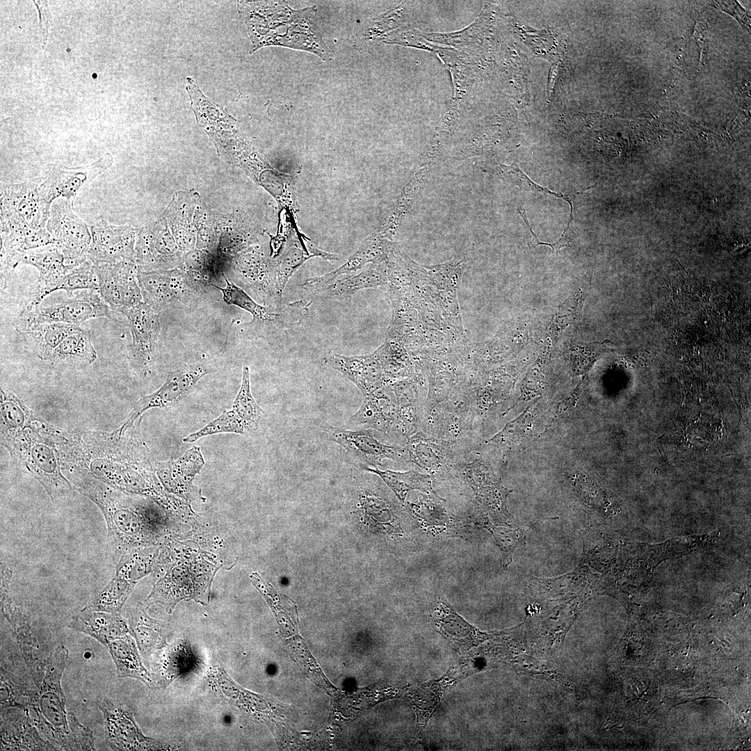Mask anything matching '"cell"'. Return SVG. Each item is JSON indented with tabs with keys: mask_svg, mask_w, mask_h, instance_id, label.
Wrapping results in <instances>:
<instances>
[{
	"mask_svg": "<svg viewBox=\"0 0 751 751\" xmlns=\"http://www.w3.org/2000/svg\"><path fill=\"white\" fill-rule=\"evenodd\" d=\"M204 465L200 448L194 446L176 460L157 461L155 459L154 469L167 492L191 501L202 498L200 490L193 485V481Z\"/></svg>",
	"mask_w": 751,
	"mask_h": 751,
	"instance_id": "obj_16",
	"label": "cell"
},
{
	"mask_svg": "<svg viewBox=\"0 0 751 751\" xmlns=\"http://www.w3.org/2000/svg\"><path fill=\"white\" fill-rule=\"evenodd\" d=\"M111 317L108 304L99 291L85 290L59 303L32 311L22 310L17 322L18 332L43 323H63L80 326L89 319Z\"/></svg>",
	"mask_w": 751,
	"mask_h": 751,
	"instance_id": "obj_7",
	"label": "cell"
},
{
	"mask_svg": "<svg viewBox=\"0 0 751 751\" xmlns=\"http://www.w3.org/2000/svg\"><path fill=\"white\" fill-rule=\"evenodd\" d=\"M136 583L115 576L82 609L120 614Z\"/></svg>",
	"mask_w": 751,
	"mask_h": 751,
	"instance_id": "obj_42",
	"label": "cell"
},
{
	"mask_svg": "<svg viewBox=\"0 0 751 751\" xmlns=\"http://www.w3.org/2000/svg\"><path fill=\"white\" fill-rule=\"evenodd\" d=\"M148 606L139 603L128 610V625L130 634L135 639L139 650L145 655L163 649L168 643L167 627L161 621L150 617Z\"/></svg>",
	"mask_w": 751,
	"mask_h": 751,
	"instance_id": "obj_31",
	"label": "cell"
},
{
	"mask_svg": "<svg viewBox=\"0 0 751 751\" xmlns=\"http://www.w3.org/2000/svg\"><path fill=\"white\" fill-rule=\"evenodd\" d=\"M39 13V32L42 42V47L47 44L49 29L51 23V15L47 1H33Z\"/></svg>",
	"mask_w": 751,
	"mask_h": 751,
	"instance_id": "obj_49",
	"label": "cell"
},
{
	"mask_svg": "<svg viewBox=\"0 0 751 751\" xmlns=\"http://www.w3.org/2000/svg\"><path fill=\"white\" fill-rule=\"evenodd\" d=\"M496 171L503 180L512 184L517 185L524 190L544 193L545 194L554 195L557 198L562 199L567 202L570 206V216L569 223L567 227H569L570 224L572 220L573 211V203L572 202V199L569 196L551 191L547 188H544L538 185L537 184L533 182L524 172H523L522 170L519 168V166L515 163H512L509 165L499 163L496 168Z\"/></svg>",
	"mask_w": 751,
	"mask_h": 751,
	"instance_id": "obj_46",
	"label": "cell"
},
{
	"mask_svg": "<svg viewBox=\"0 0 751 751\" xmlns=\"http://www.w3.org/2000/svg\"><path fill=\"white\" fill-rule=\"evenodd\" d=\"M218 568L199 552L174 563L158 555L152 572L153 588L143 603L148 607L160 604L168 613L183 599L207 605Z\"/></svg>",
	"mask_w": 751,
	"mask_h": 751,
	"instance_id": "obj_5",
	"label": "cell"
},
{
	"mask_svg": "<svg viewBox=\"0 0 751 751\" xmlns=\"http://www.w3.org/2000/svg\"><path fill=\"white\" fill-rule=\"evenodd\" d=\"M67 626L90 636L106 647L114 640L130 634L128 622L120 613L81 609L70 618Z\"/></svg>",
	"mask_w": 751,
	"mask_h": 751,
	"instance_id": "obj_28",
	"label": "cell"
},
{
	"mask_svg": "<svg viewBox=\"0 0 751 751\" xmlns=\"http://www.w3.org/2000/svg\"><path fill=\"white\" fill-rule=\"evenodd\" d=\"M388 278L385 263L373 264L357 274L337 277L318 293L328 298L345 299L357 291L387 285Z\"/></svg>",
	"mask_w": 751,
	"mask_h": 751,
	"instance_id": "obj_32",
	"label": "cell"
},
{
	"mask_svg": "<svg viewBox=\"0 0 751 751\" xmlns=\"http://www.w3.org/2000/svg\"><path fill=\"white\" fill-rule=\"evenodd\" d=\"M454 472L462 478L485 504L503 509L506 492L494 481L488 462L483 458L471 461L461 458L453 463Z\"/></svg>",
	"mask_w": 751,
	"mask_h": 751,
	"instance_id": "obj_26",
	"label": "cell"
},
{
	"mask_svg": "<svg viewBox=\"0 0 751 751\" xmlns=\"http://www.w3.org/2000/svg\"><path fill=\"white\" fill-rule=\"evenodd\" d=\"M112 156L106 153L96 161L81 167H53L40 177L41 186L53 203L63 197L74 202L79 191L113 164Z\"/></svg>",
	"mask_w": 751,
	"mask_h": 751,
	"instance_id": "obj_17",
	"label": "cell"
},
{
	"mask_svg": "<svg viewBox=\"0 0 751 751\" xmlns=\"http://www.w3.org/2000/svg\"><path fill=\"white\" fill-rule=\"evenodd\" d=\"M161 547L152 546L124 554L115 567V576L136 582L152 573Z\"/></svg>",
	"mask_w": 751,
	"mask_h": 751,
	"instance_id": "obj_40",
	"label": "cell"
},
{
	"mask_svg": "<svg viewBox=\"0 0 751 751\" xmlns=\"http://www.w3.org/2000/svg\"><path fill=\"white\" fill-rule=\"evenodd\" d=\"M120 313L127 317L131 332L132 341L128 348L130 365L138 373L147 376L157 350L159 314L143 301Z\"/></svg>",
	"mask_w": 751,
	"mask_h": 751,
	"instance_id": "obj_11",
	"label": "cell"
},
{
	"mask_svg": "<svg viewBox=\"0 0 751 751\" xmlns=\"http://www.w3.org/2000/svg\"><path fill=\"white\" fill-rule=\"evenodd\" d=\"M104 723L108 745L114 750H153L161 748L155 740L145 736L131 711L122 702L104 698L98 704Z\"/></svg>",
	"mask_w": 751,
	"mask_h": 751,
	"instance_id": "obj_14",
	"label": "cell"
},
{
	"mask_svg": "<svg viewBox=\"0 0 751 751\" xmlns=\"http://www.w3.org/2000/svg\"><path fill=\"white\" fill-rule=\"evenodd\" d=\"M321 257L323 259L339 260V255L320 250L312 244L303 243L291 230L282 255L275 260V288L279 300L282 302L285 286L293 274L309 259Z\"/></svg>",
	"mask_w": 751,
	"mask_h": 751,
	"instance_id": "obj_27",
	"label": "cell"
},
{
	"mask_svg": "<svg viewBox=\"0 0 751 751\" xmlns=\"http://www.w3.org/2000/svg\"><path fill=\"white\" fill-rule=\"evenodd\" d=\"M362 470L378 476L401 503H405L407 494L412 490H420L427 494L435 493L433 487V476L430 474H421L413 469L397 471L366 467Z\"/></svg>",
	"mask_w": 751,
	"mask_h": 751,
	"instance_id": "obj_38",
	"label": "cell"
},
{
	"mask_svg": "<svg viewBox=\"0 0 751 751\" xmlns=\"http://www.w3.org/2000/svg\"><path fill=\"white\" fill-rule=\"evenodd\" d=\"M1 437L14 435L29 425L35 417L13 393L1 388Z\"/></svg>",
	"mask_w": 751,
	"mask_h": 751,
	"instance_id": "obj_41",
	"label": "cell"
},
{
	"mask_svg": "<svg viewBox=\"0 0 751 751\" xmlns=\"http://www.w3.org/2000/svg\"><path fill=\"white\" fill-rule=\"evenodd\" d=\"M15 268L19 264L34 266L39 272L38 285L31 301L23 309L31 311L40 307L42 300L55 289L64 276L76 266L67 264L62 252L54 245L18 252L14 254Z\"/></svg>",
	"mask_w": 751,
	"mask_h": 751,
	"instance_id": "obj_15",
	"label": "cell"
},
{
	"mask_svg": "<svg viewBox=\"0 0 751 751\" xmlns=\"http://www.w3.org/2000/svg\"><path fill=\"white\" fill-rule=\"evenodd\" d=\"M94 266L99 293L112 310L120 313L143 301L138 269L133 260Z\"/></svg>",
	"mask_w": 751,
	"mask_h": 751,
	"instance_id": "obj_13",
	"label": "cell"
},
{
	"mask_svg": "<svg viewBox=\"0 0 751 751\" xmlns=\"http://www.w3.org/2000/svg\"><path fill=\"white\" fill-rule=\"evenodd\" d=\"M215 368L206 362L182 364L170 371L163 385L156 391L141 397L136 403L128 419L115 431L118 437L130 428L146 410L172 405L188 393L204 376L212 373Z\"/></svg>",
	"mask_w": 751,
	"mask_h": 751,
	"instance_id": "obj_10",
	"label": "cell"
},
{
	"mask_svg": "<svg viewBox=\"0 0 751 751\" xmlns=\"http://www.w3.org/2000/svg\"><path fill=\"white\" fill-rule=\"evenodd\" d=\"M429 166L417 165L411 172L401 193L390 208L379 228L394 236L401 225L406 213L417 198L425 185L429 172Z\"/></svg>",
	"mask_w": 751,
	"mask_h": 751,
	"instance_id": "obj_36",
	"label": "cell"
},
{
	"mask_svg": "<svg viewBox=\"0 0 751 751\" xmlns=\"http://www.w3.org/2000/svg\"><path fill=\"white\" fill-rule=\"evenodd\" d=\"M324 362L327 366L341 373L353 382L364 396L389 385L375 351L355 356L332 353L324 359Z\"/></svg>",
	"mask_w": 751,
	"mask_h": 751,
	"instance_id": "obj_22",
	"label": "cell"
},
{
	"mask_svg": "<svg viewBox=\"0 0 751 751\" xmlns=\"http://www.w3.org/2000/svg\"><path fill=\"white\" fill-rule=\"evenodd\" d=\"M236 266L248 288L264 302H271L275 308L282 306L276 293L275 260H270L262 254L251 250L241 255L236 259Z\"/></svg>",
	"mask_w": 751,
	"mask_h": 751,
	"instance_id": "obj_24",
	"label": "cell"
},
{
	"mask_svg": "<svg viewBox=\"0 0 751 751\" xmlns=\"http://www.w3.org/2000/svg\"><path fill=\"white\" fill-rule=\"evenodd\" d=\"M97 358L90 332L81 328L59 344L49 362L55 366L81 369L94 363Z\"/></svg>",
	"mask_w": 751,
	"mask_h": 751,
	"instance_id": "obj_34",
	"label": "cell"
},
{
	"mask_svg": "<svg viewBox=\"0 0 751 751\" xmlns=\"http://www.w3.org/2000/svg\"><path fill=\"white\" fill-rule=\"evenodd\" d=\"M73 202L63 197L54 200L46 227L66 264L77 266L88 258L92 237L86 223L74 212Z\"/></svg>",
	"mask_w": 751,
	"mask_h": 751,
	"instance_id": "obj_8",
	"label": "cell"
},
{
	"mask_svg": "<svg viewBox=\"0 0 751 751\" xmlns=\"http://www.w3.org/2000/svg\"><path fill=\"white\" fill-rule=\"evenodd\" d=\"M424 381L402 379L387 385L393 391L398 406V433L406 439L421 430L422 409L419 402V386Z\"/></svg>",
	"mask_w": 751,
	"mask_h": 751,
	"instance_id": "obj_30",
	"label": "cell"
},
{
	"mask_svg": "<svg viewBox=\"0 0 751 751\" xmlns=\"http://www.w3.org/2000/svg\"><path fill=\"white\" fill-rule=\"evenodd\" d=\"M134 423L121 437L86 430L66 438L60 447L63 469L85 470L118 490L152 498L161 506L170 501L154 469L155 458Z\"/></svg>",
	"mask_w": 751,
	"mask_h": 751,
	"instance_id": "obj_1",
	"label": "cell"
},
{
	"mask_svg": "<svg viewBox=\"0 0 751 751\" xmlns=\"http://www.w3.org/2000/svg\"><path fill=\"white\" fill-rule=\"evenodd\" d=\"M232 409L243 422L247 431L256 430L264 414V410L255 401L250 388V370L244 366L242 371V379L239 392L234 399Z\"/></svg>",
	"mask_w": 751,
	"mask_h": 751,
	"instance_id": "obj_43",
	"label": "cell"
},
{
	"mask_svg": "<svg viewBox=\"0 0 751 751\" xmlns=\"http://www.w3.org/2000/svg\"><path fill=\"white\" fill-rule=\"evenodd\" d=\"M329 440L343 447L350 460L362 470L378 468L385 460L408 462L405 447L382 442L376 437L373 429H349L328 426Z\"/></svg>",
	"mask_w": 751,
	"mask_h": 751,
	"instance_id": "obj_9",
	"label": "cell"
},
{
	"mask_svg": "<svg viewBox=\"0 0 751 751\" xmlns=\"http://www.w3.org/2000/svg\"><path fill=\"white\" fill-rule=\"evenodd\" d=\"M395 243L392 239L376 229L341 266L323 275L307 279L301 286L318 292L340 275L356 272L368 264H382L387 259Z\"/></svg>",
	"mask_w": 751,
	"mask_h": 751,
	"instance_id": "obj_20",
	"label": "cell"
},
{
	"mask_svg": "<svg viewBox=\"0 0 751 751\" xmlns=\"http://www.w3.org/2000/svg\"><path fill=\"white\" fill-rule=\"evenodd\" d=\"M223 276L226 282L225 287L213 284L211 286L222 292L223 299L226 304L237 306L252 315V321L249 323L250 325H255L277 331L284 330L298 324L307 314L310 303L298 300L280 308L263 306L253 300L243 289L229 281L223 273Z\"/></svg>",
	"mask_w": 751,
	"mask_h": 751,
	"instance_id": "obj_12",
	"label": "cell"
},
{
	"mask_svg": "<svg viewBox=\"0 0 751 751\" xmlns=\"http://www.w3.org/2000/svg\"><path fill=\"white\" fill-rule=\"evenodd\" d=\"M246 431L245 424L231 408L223 411L221 414L199 430L186 436L182 441L185 443H193L200 438L212 435L219 433L245 434Z\"/></svg>",
	"mask_w": 751,
	"mask_h": 751,
	"instance_id": "obj_44",
	"label": "cell"
},
{
	"mask_svg": "<svg viewBox=\"0 0 751 751\" xmlns=\"http://www.w3.org/2000/svg\"><path fill=\"white\" fill-rule=\"evenodd\" d=\"M65 469L74 490L102 511L107 526V553L112 563L117 564L134 549L159 544L165 534L161 505L150 497L115 488L85 470Z\"/></svg>",
	"mask_w": 751,
	"mask_h": 751,
	"instance_id": "obj_2",
	"label": "cell"
},
{
	"mask_svg": "<svg viewBox=\"0 0 751 751\" xmlns=\"http://www.w3.org/2000/svg\"><path fill=\"white\" fill-rule=\"evenodd\" d=\"M163 649L152 677L156 687L165 688L176 679L196 670L200 661L186 640H175Z\"/></svg>",
	"mask_w": 751,
	"mask_h": 751,
	"instance_id": "obj_29",
	"label": "cell"
},
{
	"mask_svg": "<svg viewBox=\"0 0 751 751\" xmlns=\"http://www.w3.org/2000/svg\"><path fill=\"white\" fill-rule=\"evenodd\" d=\"M411 462L432 476L453 473L458 460L452 449L444 442L419 430L407 439L405 446Z\"/></svg>",
	"mask_w": 751,
	"mask_h": 751,
	"instance_id": "obj_23",
	"label": "cell"
},
{
	"mask_svg": "<svg viewBox=\"0 0 751 751\" xmlns=\"http://www.w3.org/2000/svg\"><path fill=\"white\" fill-rule=\"evenodd\" d=\"M60 431L35 417L17 433L1 439V444L26 466L55 502L74 494L71 482L63 474L58 445Z\"/></svg>",
	"mask_w": 751,
	"mask_h": 751,
	"instance_id": "obj_4",
	"label": "cell"
},
{
	"mask_svg": "<svg viewBox=\"0 0 751 751\" xmlns=\"http://www.w3.org/2000/svg\"><path fill=\"white\" fill-rule=\"evenodd\" d=\"M1 254L10 255L54 244L47 227L33 229L1 221Z\"/></svg>",
	"mask_w": 751,
	"mask_h": 751,
	"instance_id": "obj_37",
	"label": "cell"
},
{
	"mask_svg": "<svg viewBox=\"0 0 751 751\" xmlns=\"http://www.w3.org/2000/svg\"><path fill=\"white\" fill-rule=\"evenodd\" d=\"M90 230L92 240L87 257L93 264L133 260L134 238L131 228L115 226L101 218Z\"/></svg>",
	"mask_w": 751,
	"mask_h": 751,
	"instance_id": "obj_18",
	"label": "cell"
},
{
	"mask_svg": "<svg viewBox=\"0 0 751 751\" xmlns=\"http://www.w3.org/2000/svg\"><path fill=\"white\" fill-rule=\"evenodd\" d=\"M119 677H131L149 688H156L152 675L143 665L138 647L131 634L112 641L107 647Z\"/></svg>",
	"mask_w": 751,
	"mask_h": 751,
	"instance_id": "obj_33",
	"label": "cell"
},
{
	"mask_svg": "<svg viewBox=\"0 0 751 751\" xmlns=\"http://www.w3.org/2000/svg\"><path fill=\"white\" fill-rule=\"evenodd\" d=\"M532 417L527 409L514 420L508 422L497 434L491 437L487 444H494L499 447H511L524 435L527 428L531 427Z\"/></svg>",
	"mask_w": 751,
	"mask_h": 751,
	"instance_id": "obj_48",
	"label": "cell"
},
{
	"mask_svg": "<svg viewBox=\"0 0 751 751\" xmlns=\"http://www.w3.org/2000/svg\"><path fill=\"white\" fill-rule=\"evenodd\" d=\"M1 221L33 229L46 227L52 203L40 177L19 184H1Z\"/></svg>",
	"mask_w": 751,
	"mask_h": 751,
	"instance_id": "obj_6",
	"label": "cell"
},
{
	"mask_svg": "<svg viewBox=\"0 0 751 751\" xmlns=\"http://www.w3.org/2000/svg\"><path fill=\"white\" fill-rule=\"evenodd\" d=\"M583 302V294L580 291L558 307L549 327L552 339H556L567 326L580 318Z\"/></svg>",
	"mask_w": 751,
	"mask_h": 751,
	"instance_id": "obj_47",
	"label": "cell"
},
{
	"mask_svg": "<svg viewBox=\"0 0 751 751\" xmlns=\"http://www.w3.org/2000/svg\"><path fill=\"white\" fill-rule=\"evenodd\" d=\"M78 325L63 323H43L20 332L28 347L40 360L49 361L59 344L69 335L80 330Z\"/></svg>",
	"mask_w": 751,
	"mask_h": 751,
	"instance_id": "obj_35",
	"label": "cell"
},
{
	"mask_svg": "<svg viewBox=\"0 0 751 751\" xmlns=\"http://www.w3.org/2000/svg\"><path fill=\"white\" fill-rule=\"evenodd\" d=\"M63 289L72 296L76 289L99 291L98 279L94 264L87 258L70 270L56 286L55 291Z\"/></svg>",
	"mask_w": 751,
	"mask_h": 751,
	"instance_id": "obj_45",
	"label": "cell"
},
{
	"mask_svg": "<svg viewBox=\"0 0 751 751\" xmlns=\"http://www.w3.org/2000/svg\"><path fill=\"white\" fill-rule=\"evenodd\" d=\"M20 711L1 712V750H55Z\"/></svg>",
	"mask_w": 751,
	"mask_h": 751,
	"instance_id": "obj_25",
	"label": "cell"
},
{
	"mask_svg": "<svg viewBox=\"0 0 751 751\" xmlns=\"http://www.w3.org/2000/svg\"><path fill=\"white\" fill-rule=\"evenodd\" d=\"M472 257V250H465L449 261L424 265L426 270V280L424 282L437 290L458 292L463 275Z\"/></svg>",
	"mask_w": 751,
	"mask_h": 751,
	"instance_id": "obj_39",
	"label": "cell"
},
{
	"mask_svg": "<svg viewBox=\"0 0 751 751\" xmlns=\"http://www.w3.org/2000/svg\"><path fill=\"white\" fill-rule=\"evenodd\" d=\"M398 406L393 391L388 385L364 396L360 408L347 421L345 428L362 426L382 434L398 433Z\"/></svg>",
	"mask_w": 751,
	"mask_h": 751,
	"instance_id": "obj_21",
	"label": "cell"
},
{
	"mask_svg": "<svg viewBox=\"0 0 751 751\" xmlns=\"http://www.w3.org/2000/svg\"><path fill=\"white\" fill-rule=\"evenodd\" d=\"M67 659L63 645L50 653L40 690L31 704V722L55 750H95L92 732L66 710L61 679Z\"/></svg>",
	"mask_w": 751,
	"mask_h": 751,
	"instance_id": "obj_3",
	"label": "cell"
},
{
	"mask_svg": "<svg viewBox=\"0 0 751 751\" xmlns=\"http://www.w3.org/2000/svg\"><path fill=\"white\" fill-rule=\"evenodd\" d=\"M138 279L143 302L159 314L173 301L187 300L195 289L177 271L138 269Z\"/></svg>",
	"mask_w": 751,
	"mask_h": 751,
	"instance_id": "obj_19",
	"label": "cell"
}]
</instances>
